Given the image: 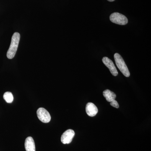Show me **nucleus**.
Returning a JSON list of instances; mask_svg holds the SVG:
<instances>
[{
  "label": "nucleus",
  "mask_w": 151,
  "mask_h": 151,
  "mask_svg": "<svg viewBox=\"0 0 151 151\" xmlns=\"http://www.w3.org/2000/svg\"><path fill=\"white\" fill-rule=\"evenodd\" d=\"M20 35L18 32H15L12 36L10 46L7 52V57L9 59H12L15 55L19 42Z\"/></svg>",
  "instance_id": "f257e3e1"
},
{
  "label": "nucleus",
  "mask_w": 151,
  "mask_h": 151,
  "mask_svg": "<svg viewBox=\"0 0 151 151\" xmlns=\"http://www.w3.org/2000/svg\"><path fill=\"white\" fill-rule=\"evenodd\" d=\"M114 57L116 65L119 70L126 77H129L130 76L129 70L128 69L123 58L118 53H115Z\"/></svg>",
  "instance_id": "f03ea898"
},
{
  "label": "nucleus",
  "mask_w": 151,
  "mask_h": 151,
  "mask_svg": "<svg viewBox=\"0 0 151 151\" xmlns=\"http://www.w3.org/2000/svg\"><path fill=\"white\" fill-rule=\"evenodd\" d=\"M110 20L113 23L122 25L127 24L128 22L127 17L119 13L115 12L111 14L110 17Z\"/></svg>",
  "instance_id": "7ed1b4c3"
},
{
  "label": "nucleus",
  "mask_w": 151,
  "mask_h": 151,
  "mask_svg": "<svg viewBox=\"0 0 151 151\" xmlns=\"http://www.w3.org/2000/svg\"><path fill=\"white\" fill-rule=\"evenodd\" d=\"M37 116L39 120L44 123H49L51 120V116L46 109L40 108L38 109Z\"/></svg>",
  "instance_id": "20e7f679"
},
{
  "label": "nucleus",
  "mask_w": 151,
  "mask_h": 151,
  "mask_svg": "<svg viewBox=\"0 0 151 151\" xmlns=\"http://www.w3.org/2000/svg\"><path fill=\"white\" fill-rule=\"evenodd\" d=\"M75 132L72 129H68L63 133L61 137V141L63 144H70L72 142Z\"/></svg>",
  "instance_id": "39448f33"
},
{
  "label": "nucleus",
  "mask_w": 151,
  "mask_h": 151,
  "mask_svg": "<svg viewBox=\"0 0 151 151\" xmlns=\"http://www.w3.org/2000/svg\"><path fill=\"white\" fill-rule=\"evenodd\" d=\"M102 61L104 64L109 68L112 75L114 76H117L118 75V71L112 60L107 57H104L102 59Z\"/></svg>",
  "instance_id": "423d86ee"
},
{
  "label": "nucleus",
  "mask_w": 151,
  "mask_h": 151,
  "mask_svg": "<svg viewBox=\"0 0 151 151\" xmlns=\"http://www.w3.org/2000/svg\"><path fill=\"white\" fill-rule=\"evenodd\" d=\"M86 111L88 116L94 117L97 115L98 111L96 105L92 103H89L86 104Z\"/></svg>",
  "instance_id": "0eeeda50"
},
{
  "label": "nucleus",
  "mask_w": 151,
  "mask_h": 151,
  "mask_svg": "<svg viewBox=\"0 0 151 151\" xmlns=\"http://www.w3.org/2000/svg\"><path fill=\"white\" fill-rule=\"evenodd\" d=\"M25 148L26 151H35V143L32 137H28L26 139Z\"/></svg>",
  "instance_id": "6e6552de"
},
{
  "label": "nucleus",
  "mask_w": 151,
  "mask_h": 151,
  "mask_svg": "<svg viewBox=\"0 0 151 151\" xmlns=\"http://www.w3.org/2000/svg\"><path fill=\"white\" fill-rule=\"evenodd\" d=\"M103 96L108 102H111L115 100L116 97V94L109 89H106L103 92Z\"/></svg>",
  "instance_id": "1a4fd4ad"
},
{
  "label": "nucleus",
  "mask_w": 151,
  "mask_h": 151,
  "mask_svg": "<svg viewBox=\"0 0 151 151\" xmlns=\"http://www.w3.org/2000/svg\"><path fill=\"white\" fill-rule=\"evenodd\" d=\"M4 98L7 103H12L14 100L13 95L11 92H6L4 94Z\"/></svg>",
  "instance_id": "9d476101"
},
{
  "label": "nucleus",
  "mask_w": 151,
  "mask_h": 151,
  "mask_svg": "<svg viewBox=\"0 0 151 151\" xmlns=\"http://www.w3.org/2000/svg\"><path fill=\"white\" fill-rule=\"evenodd\" d=\"M110 104L111 106L114 107V108H119V103L116 101V100H113V101H111L110 102Z\"/></svg>",
  "instance_id": "9b49d317"
},
{
  "label": "nucleus",
  "mask_w": 151,
  "mask_h": 151,
  "mask_svg": "<svg viewBox=\"0 0 151 151\" xmlns=\"http://www.w3.org/2000/svg\"><path fill=\"white\" fill-rule=\"evenodd\" d=\"M108 1H110V2H113V1H115V0H108Z\"/></svg>",
  "instance_id": "f8f14e48"
}]
</instances>
